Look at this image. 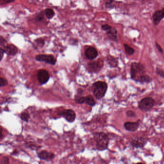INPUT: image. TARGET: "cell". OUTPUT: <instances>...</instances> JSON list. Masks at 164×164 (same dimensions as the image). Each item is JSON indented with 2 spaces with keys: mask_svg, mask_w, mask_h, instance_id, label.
<instances>
[{
  "mask_svg": "<svg viewBox=\"0 0 164 164\" xmlns=\"http://www.w3.org/2000/svg\"><path fill=\"white\" fill-rule=\"evenodd\" d=\"M107 62L110 67L113 68L117 67L119 65V61L117 58L109 55L107 57Z\"/></svg>",
  "mask_w": 164,
  "mask_h": 164,
  "instance_id": "16",
  "label": "cell"
},
{
  "mask_svg": "<svg viewBox=\"0 0 164 164\" xmlns=\"http://www.w3.org/2000/svg\"><path fill=\"white\" fill-rule=\"evenodd\" d=\"M102 28L104 31H106L110 39L114 41H117V31L116 28L107 24L102 26Z\"/></svg>",
  "mask_w": 164,
  "mask_h": 164,
  "instance_id": "8",
  "label": "cell"
},
{
  "mask_svg": "<svg viewBox=\"0 0 164 164\" xmlns=\"http://www.w3.org/2000/svg\"><path fill=\"white\" fill-rule=\"evenodd\" d=\"M104 65L103 61L101 60H98L89 63L88 65V70L89 72H98L101 70Z\"/></svg>",
  "mask_w": 164,
  "mask_h": 164,
  "instance_id": "10",
  "label": "cell"
},
{
  "mask_svg": "<svg viewBox=\"0 0 164 164\" xmlns=\"http://www.w3.org/2000/svg\"><path fill=\"white\" fill-rule=\"evenodd\" d=\"M0 38H1V39H0V43H1V44H3V43H4V41H6L3 38L2 36H1V37H0Z\"/></svg>",
  "mask_w": 164,
  "mask_h": 164,
  "instance_id": "32",
  "label": "cell"
},
{
  "mask_svg": "<svg viewBox=\"0 0 164 164\" xmlns=\"http://www.w3.org/2000/svg\"><path fill=\"white\" fill-rule=\"evenodd\" d=\"M55 155L52 153L46 151H41L38 154V156L39 158L46 161L52 160L55 158Z\"/></svg>",
  "mask_w": 164,
  "mask_h": 164,
  "instance_id": "14",
  "label": "cell"
},
{
  "mask_svg": "<svg viewBox=\"0 0 164 164\" xmlns=\"http://www.w3.org/2000/svg\"><path fill=\"white\" fill-rule=\"evenodd\" d=\"M14 1H15V0H0V4L1 5H3V4H9V3Z\"/></svg>",
  "mask_w": 164,
  "mask_h": 164,
  "instance_id": "26",
  "label": "cell"
},
{
  "mask_svg": "<svg viewBox=\"0 0 164 164\" xmlns=\"http://www.w3.org/2000/svg\"><path fill=\"white\" fill-rule=\"evenodd\" d=\"M124 47L126 53L129 55H132L135 52V50L127 44H124Z\"/></svg>",
  "mask_w": 164,
  "mask_h": 164,
  "instance_id": "20",
  "label": "cell"
},
{
  "mask_svg": "<svg viewBox=\"0 0 164 164\" xmlns=\"http://www.w3.org/2000/svg\"><path fill=\"white\" fill-rule=\"evenodd\" d=\"M155 46H156V48H157V49H158L159 52L161 53H163V50L162 49V48L161 47V46L159 44H158L157 43H155Z\"/></svg>",
  "mask_w": 164,
  "mask_h": 164,
  "instance_id": "28",
  "label": "cell"
},
{
  "mask_svg": "<svg viewBox=\"0 0 164 164\" xmlns=\"http://www.w3.org/2000/svg\"><path fill=\"white\" fill-rule=\"evenodd\" d=\"M85 55L89 60H92L97 57L98 53L95 48L90 46L86 50Z\"/></svg>",
  "mask_w": 164,
  "mask_h": 164,
  "instance_id": "12",
  "label": "cell"
},
{
  "mask_svg": "<svg viewBox=\"0 0 164 164\" xmlns=\"http://www.w3.org/2000/svg\"><path fill=\"white\" fill-rule=\"evenodd\" d=\"M4 50L3 49V48H1L0 49V54H1V61L2 59H3L4 55Z\"/></svg>",
  "mask_w": 164,
  "mask_h": 164,
  "instance_id": "30",
  "label": "cell"
},
{
  "mask_svg": "<svg viewBox=\"0 0 164 164\" xmlns=\"http://www.w3.org/2000/svg\"><path fill=\"white\" fill-rule=\"evenodd\" d=\"M84 102L86 104L91 106H94L96 104V102L91 95L84 96Z\"/></svg>",
  "mask_w": 164,
  "mask_h": 164,
  "instance_id": "17",
  "label": "cell"
},
{
  "mask_svg": "<svg viewBox=\"0 0 164 164\" xmlns=\"http://www.w3.org/2000/svg\"><path fill=\"white\" fill-rule=\"evenodd\" d=\"M126 114L128 117H136L137 116L136 114L132 110H128L126 112Z\"/></svg>",
  "mask_w": 164,
  "mask_h": 164,
  "instance_id": "22",
  "label": "cell"
},
{
  "mask_svg": "<svg viewBox=\"0 0 164 164\" xmlns=\"http://www.w3.org/2000/svg\"><path fill=\"white\" fill-rule=\"evenodd\" d=\"M94 139L98 150L104 151L108 148L109 138L106 134L104 132H96L94 134Z\"/></svg>",
  "mask_w": 164,
  "mask_h": 164,
  "instance_id": "1",
  "label": "cell"
},
{
  "mask_svg": "<svg viewBox=\"0 0 164 164\" xmlns=\"http://www.w3.org/2000/svg\"><path fill=\"white\" fill-rule=\"evenodd\" d=\"M155 104V100L153 98L147 97L141 99L139 102L138 108L143 112H148L153 108Z\"/></svg>",
  "mask_w": 164,
  "mask_h": 164,
  "instance_id": "4",
  "label": "cell"
},
{
  "mask_svg": "<svg viewBox=\"0 0 164 164\" xmlns=\"http://www.w3.org/2000/svg\"><path fill=\"white\" fill-rule=\"evenodd\" d=\"M114 0H107L106 3V7H109L111 6L112 4L113 3Z\"/></svg>",
  "mask_w": 164,
  "mask_h": 164,
  "instance_id": "29",
  "label": "cell"
},
{
  "mask_svg": "<svg viewBox=\"0 0 164 164\" xmlns=\"http://www.w3.org/2000/svg\"><path fill=\"white\" fill-rule=\"evenodd\" d=\"M146 68L141 63L133 62L131 65L130 73L132 80L138 82L141 77L146 74Z\"/></svg>",
  "mask_w": 164,
  "mask_h": 164,
  "instance_id": "2",
  "label": "cell"
},
{
  "mask_svg": "<svg viewBox=\"0 0 164 164\" xmlns=\"http://www.w3.org/2000/svg\"><path fill=\"white\" fill-rule=\"evenodd\" d=\"M164 18V8L156 11L153 15V22L155 25H158Z\"/></svg>",
  "mask_w": 164,
  "mask_h": 164,
  "instance_id": "13",
  "label": "cell"
},
{
  "mask_svg": "<svg viewBox=\"0 0 164 164\" xmlns=\"http://www.w3.org/2000/svg\"><path fill=\"white\" fill-rule=\"evenodd\" d=\"M44 12L45 13L46 16L48 19H51L53 18V16H55V12L53 11V10L51 8H47L45 10Z\"/></svg>",
  "mask_w": 164,
  "mask_h": 164,
  "instance_id": "19",
  "label": "cell"
},
{
  "mask_svg": "<svg viewBox=\"0 0 164 164\" xmlns=\"http://www.w3.org/2000/svg\"><path fill=\"white\" fill-rule=\"evenodd\" d=\"M50 75L47 71L44 70H39L37 73V79L41 85H43L49 80Z\"/></svg>",
  "mask_w": 164,
  "mask_h": 164,
  "instance_id": "9",
  "label": "cell"
},
{
  "mask_svg": "<svg viewBox=\"0 0 164 164\" xmlns=\"http://www.w3.org/2000/svg\"><path fill=\"white\" fill-rule=\"evenodd\" d=\"M3 49L5 53L10 55H15L18 52V48L13 44H8Z\"/></svg>",
  "mask_w": 164,
  "mask_h": 164,
  "instance_id": "15",
  "label": "cell"
},
{
  "mask_svg": "<svg viewBox=\"0 0 164 164\" xmlns=\"http://www.w3.org/2000/svg\"><path fill=\"white\" fill-rule=\"evenodd\" d=\"M20 118L22 120H23L24 121L28 122L29 119H30V116H29V114L28 112H22L20 114Z\"/></svg>",
  "mask_w": 164,
  "mask_h": 164,
  "instance_id": "21",
  "label": "cell"
},
{
  "mask_svg": "<svg viewBox=\"0 0 164 164\" xmlns=\"http://www.w3.org/2000/svg\"><path fill=\"white\" fill-rule=\"evenodd\" d=\"M140 123L141 120L140 119L134 122H126L124 124V128L129 132H135L139 129Z\"/></svg>",
  "mask_w": 164,
  "mask_h": 164,
  "instance_id": "11",
  "label": "cell"
},
{
  "mask_svg": "<svg viewBox=\"0 0 164 164\" xmlns=\"http://www.w3.org/2000/svg\"><path fill=\"white\" fill-rule=\"evenodd\" d=\"M58 115L64 117L67 121L70 123L74 121L76 117L75 112L71 109L64 110L63 111H59L58 112Z\"/></svg>",
  "mask_w": 164,
  "mask_h": 164,
  "instance_id": "6",
  "label": "cell"
},
{
  "mask_svg": "<svg viewBox=\"0 0 164 164\" xmlns=\"http://www.w3.org/2000/svg\"><path fill=\"white\" fill-rule=\"evenodd\" d=\"M3 159L4 160V162H3L2 164H8L9 163V159L8 158H6V157H4V158H3Z\"/></svg>",
  "mask_w": 164,
  "mask_h": 164,
  "instance_id": "31",
  "label": "cell"
},
{
  "mask_svg": "<svg viewBox=\"0 0 164 164\" xmlns=\"http://www.w3.org/2000/svg\"><path fill=\"white\" fill-rule=\"evenodd\" d=\"M43 14L42 13H39V15L36 16V20L38 21H40L43 20Z\"/></svg>",
  "mask_w": 164,
  "mask_h": 164,
  "instance_id": "27",
  "label": "cell"
},
{
  "mask_svg": "<svg viewBox=\"0 0 164 164\" xmlns=\"http://www.w3.org/2000/svg\"><path fill=\"white\" fill-rule=\"evenodd\" d=\"M148 142V139L143 137H137L132 139L131 144L134 148H143Z\"/></svg>",
  "mask_w": 164,
  "mask_h": 164,
  "instance_id": "7",
  "label": "cell"
},
{
  "mask_svg": "<svg viewBox=\"0 0 164 164\" xmlns=\"http://www.w3.org/2000/svg\"><path fill=\"white\" fill-rule=\"evenodd\" d=\"M156 73L160 77L164 79V71L161 68L157 67L156 68Z\"/></svg>",
  "mask_w": 164,
  "mask_h": 164,
  "instance_id": "23",
  "label": "cell"
},
{
  "mask_svg": "<svg viewBox=\"0 0 164 164\" xmlns=\"http://www.w3.org/2000/svg\"><path fill=\"white\" fill-rule=\"evenodd\" d=\"M35 43L36 44H37L40 47H43V46L44 45V40L43 39L41 38H39L35 40Z\"/></svg>",
  "mask_w": 164,
  "mask_h": 164,
  "instance_id": "25",
  "label": "cell"
},
{
  "mask_svg": "<svg viewBox=\"0 0 164 164\" xmlns=\"http://www.w3.org/2000/svg\"><path fill=\"white\" fill-rule=\"evenodd\" d=\"M35 59L39 62H43L48 64L55 65L56 63V59L52 55H39L35 58Z\"/></svg>",
  "mask_w": 164,
  "mask_h": 164,
  "instance_id": "5",
  "label": "cell"
},
{
  "mask_svg": "<svg viewBox=\"0 0 164 164\" xmlns=\"http://www.w3.org/2000/svg\"><path fill=\"white\" fill-rule=\"evenodd\" d=\"M8 84V82L5 78L1 77L0 80V87H3L6 86Z\"/></svg>",
  "mask_w": 164,
  "mask_h": 164,
  "instance_id": "24",
  "label": "cell"
},
{
  "mask_svg": "<svg viewBox=\"0 0 164 164\" xmlns=\"http://www.w3.org/2000/svg\"><path fill=\"white\" fill-rule=\"evenodd\" d=\"M93 87V94L95 97L97 99H101L105 96L108 89V85L105 82L99 81L94 83Z\"/></svg>",
  "mask_w": 164,
  "mask_h": 164,
  "instance_id": "3",
  "label": "cell"
},
{
  "mask_svg": "<svg viewBox=\"0 0 164 164\" xmlns=\"http://www.w3.org/2000/svg\"><path fill=\"white\" fill-rule=\"evenodd\" d=\"M153 79L151 78L149 75L144 74L143 76L141 77L139 80L138 83L141 84H144V83H149L152 82Z\"/></svg>",
  "mask_w": 164,
  "mask_h": 164,
  "instance_id": "18",
  "label": "cell"
}]
</instances>
